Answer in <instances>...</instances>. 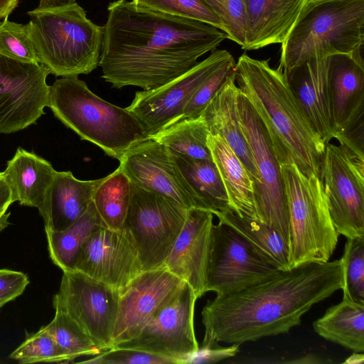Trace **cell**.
<instances>
[{"label": "cell", "instance_id": "cell-24", "mask_svg": "<svg viewBox=\"0 0 364 364\" xmlns=\"http://www.w3.org/2000/svg\"><path fill=\"white\" fill-rule=\"evenodd\" d=\"M237 94L233 71L200 116L210 134L220 135L227 141L245 166L254 186L259 181V173L240 126Z\"/></svg>", "mask_w": 364, "mask_h": 364}, {"label": "cell", "instance_id": "cell-11", "mask_svg": "<svg viewBox=\"0 0 364 364\" xmlns=\"http://www.w3.org/2000/svg\"><path fill=\"white\" fill-rule=\"evenodd\" d=\"M191 286L184 282L178 291L149 320L134 338L113 348H126L188 363L198 350L194 331L197 300Z\"/></svg>", "mask_w": 364, "mask_h": 364}, {"label": "cell", "instance_id": "cell-38", "mask_svg": "<svg viewBox=\"0 0 364 364\" xmlns=\"http://www.w3.org/2000/svg\"><path fill=\"white\" fill-rule=\"evenodd\" d=\"M136 4L171 15L197 20L220 30L219 18L200 0H132Z\"/></svg>", "mask_w": 364, "mask_h": 364}, {"label": "cell", "instance_id": "cell-46", "mask_svg": "<svg viewBox=\"0 0 364 364\" xmlns=\"http://www.w3.org/2000/svg\"><path fill=\"white\" fill-rule=\"evenodd\" d=\"M363 353H355L345 361L347 363H363Z\"/></svg>", "mask_w": 364, "mask_h": 364}, {"label": "cell", "instance_id": "cell-30", "mask_svg": "<svg viewBox=\"0 0 364 364\" xmlns=\"http://www.w3.org/2000/svg\"><path fill=\"white\" fill-rule=\"evenodd\" d=\"M105 227L92 201L86 212L73 225L61 231L45 228L50 258L63 272L75 270L80 250L97 229Z\"/></svg>", "mask_w": 364, "mask_h": 364}, {"label": "cell", "instance_id": "cell-6", "mask_svg": "<svg viewBox=\"0 0 364 364\" xmlns=\"http://www.w3.org/2000/svg\"><path fill=\"white\" fill-rule=\"evenodd\" d=\"M281 44L284 73L310 59L363 50L364 0H308Z\"/></svg>", "mask_w": 364, "mask_h": 364}, {"label": "cell", "instance_id": "cell-40", "mask_svg": "<svg viewBox=\"0 0 364 364\" xmlns=\"http://www.w3.org/2000/svg\"><path fill=\"white\" fill-rule=\"evenodd\" d=\"M90 364H180L176 360L126 348H112L84 360Z\"/></svg>", "mask_w": 364, "mask_h": 364}, {"label": "cell", "instance_id": "cell-43", "mask_svg": "<svg viewBox=\"0 0 364 364\" xmlns=\"http://www.w3.org/2000/svg\"><path fill=\"white\" fill-rule=\"evenodd\" d=\"M13 203L10 188L4 179L2 172H0V215L6 213L9 207Z\"/></svg>", "mask_w": 364, "mask_h": 364}, {"label": "cell", "instance_id": "cell-12", "mask_svg": "<svg viewBox=\"0 0 364 364\" xmlns=\"http://www.w3.org/2000/svg\"><path fill=\"white\" fill-rule=\"evenodd\" d=\"M119 291L77 270L63 272L53 306L71 316L102 351L112 348Z\"/></svg>", "mask_w": 364, "mask_h": 364}, {"label": "cell", "instance_id": "cell-4", "mask_svg": "<svg viewBox=\"0 0 364 364\" xmlns=\"http://www.w3.org/2000/svg\"><path fill=\"white\" fill-rule=\"evenodd\" d=\"M29 36L38 63L50 74L73 77L99 66L104 28L77 2L29 11Z\"/></svg>", "mask_w": 364, "mask_h": 364}, {"label": "cell", "instance_id": "cell-5", "mask_svg": "<svg viewBox=\"0 0 364 364\" xmlns=\"http://www.w3.org/2000/svg\"><path fill=\"white\" fill-rule=\"evenodd\" d=\"M48 107L82 139L118 160L149 138L131 112L98 97L77 76L63 77L50 85Z\"/></svg>", "mask_w": 364, "mask_h": 364}, {"label": "cell", "instance_id": "cell-2", "mask_svg": "<svg viewBox=\"0 0 364 364\" xmlns=\"http://www.w3.org/2000/svg\"><path fill=\"white\" fill-rule=\"evenodd\" d=\"M340 259L308 262L238 291L216 294L201 315L202 348L241 344L287 333L315 304L342 289Z\"/></svg>", "mask_w": 364, "mask_h": 364}, {"label": "cell", "instance_id": "cell-44", "mask_svg": "<svg viewBox=\"0 0 364 364\" xmlns=\"http://www.w3.org/2000/svg\"><path fill=\"white\" fill-rule=\"evenodd\" d=\"M18 3L19 0H0V21L8 18Z\"/></svg>", "mask_w": 364, "mask_h": 364}, {"label": "cell", "instance_id": "cell-19", "mask_svg": "<svg viewBox=\"0 0 364 364\" xmlns=\"http://www.w3.org/2000/svg\"><path fill=\"white\" fill-rule=\"evenodd\" d=\"M75 270L119 291L142 270L136 249L123 230L101 227L82 246Z\"/></svg>", "mask_w": 364, "mask_h": 364}, {"label": "cell", "instance_id": "cell-18", "mask_svg": "<svg viewBox=\"0 0 364 364\" xmlns=\"http://www.w3.org/2000/svg\"><path fill=\"white\" fill-rule=\"evenodd\" d=\"M184 282L161 266L142 271L120 289L112 348L136 336Z\"/></svg>", "mask_w": 364, "mask_h": 364}, {"label": "cell", "instance_id": "cell-45", "mask_svg": "<svg viewBox=\"0 0 364 364\" xmlns=\"http://www.w3.org/2000/svg\"><path fill=\"white\" fill-rule=\"evenodd\" d=\"M76 2V0H40L37 8L46 9Z\"/></svg>", "mask_w": 364, "mask_h": 364}, {"label": "cell", "instance_id": "cell-16", "mask_svg": "<svg viewBox=\"0 0 364 364\" xmlns=\"http://www.w3.org/2000/svg\"><path fill=\"white\" fill-rule=\"evenodd\" d=\"M48 70L40 63L0 55V133L24 129L45 114L50 85Z\"/></svg>", "mask_w": 364, "mask_h": 364}, {"label": "cell", "instance_id": "cell-36", "mask_svg": "<svg viewBox=\"0 0 364 364\" xmlns=\"http://www.w3.org/2000/svg\"><path fill=\"white\" fill-rule=\"evenodd\" d=\"M0 55L25 63H38L29 36L28 24L0 22Z\"/></svg>", "mask_w": 364, "mask_h": 364}, {"label": "cell", "instance_id": "cell-29", "mask_svg": "<svg viewBox=\"0 0 364 364\" xmlns=\"http://www.w3.org/2000/svg\"><path fill=\"white\" fill-rule=\"evenodd\" d=\"M168 151L208 210L216 215L231 209L225 186L213 160L194 159Z\"/></svg>", "mask_w": 364, "mask_h": 364}, {"label": "cell", "instance_id": "cell-28", "mask_svg": "<svg viewBox=\"0 0 364 364\" xmlns=\"http://www.w3.org/2000/svg\"><path fill=\"white\" fill-rule=\"evenodd\" d=\"M216 216L235 229L262 258L277 269H291L289 247L275 229L255 219L240 216L232 209Z\"/></svg>", "mask_w": 364, "mask_h": 364}, {"label": "cell", "instance_id": "cell-42", "mask_svg": "<svg viewBox=\"0 0 364 364\" xmlns=\"http://www.w3.org/2000/svg\"><path fill=\"white\" fill-rule=\"evenodd\" d=\"M240 344H232L230 347H221L219 345L201 348L192 356L188 363H215L234 356L239 351Z\"/></svg>", "mask_w": 364, "mask_h": 364}, {"label": "cell", "instance_id": "cell-41", "mask_svg": "<svg viewBox=\"0 0 364 364\" xmlns=\"http://www.w3.org/2000/svg\"><path fill=\"white\" fill-rule=\"evenodd\" d=\"M29 282L22 272L0 269V308L22 294Z\"/></svg>", "mask_w": 364, "mask_h": 364}, {"label": "cell", "instance_id": "cell-20", "mask_svg": "<svg viewBox=\"0 0 364 364\" xmlns=\"http://www.w3.org/2000/svg\"><path fill=\"white\" fill-rule=\"evenodd\" d=\"M213 215L205 209H188L183 228L163 264L188 284L198 299L206 293L205 277Z\"/></svg>", "mask_w": 364, "mask_h": 364}, {"label": "cell", "instance_id": "cell-13", "mask_svg": "<svg viewBox=\"0 0 364 364\" xmlns=\"http://www.w3.org/2000/svg\"><path fill=\"white\" fill-rule=\"evenodd\" d=\"M279 269L262 258L235 229L213 224L205 277V290L234 292L266 279Z\"/></svg>", "mask_w": 364, "mask_h": 364}, {"label": "cell", "instance_id": "cell-23", "mask_svg": "<svg viewBox=\"0 0 364 364\" xmlns=\"http://www.w3.org/2000/svg\"><path fill=\"white\" fill-rule=\"evenodd\" d=\"M308 0H245V50L282 43Z\"/></svg>", "mask_w": 364, "mask_h": 364}, {"label": "cell", "instance_id": "cell-31", "mask_svg": "<svg viewBox=\"0 0 364 364\" xmlns=\"http://www.w3.org/2000/svg\"><path fill=\"white\" fill-rule=\"evenodd\" d=\"M208 126L202 117L178 119L149 138L168 150L198 159L213 160L208 146Z\"/></svg>", "mask_w": 364, "mask_h": 364}, {"label": "cell", "instance_id": "cell-14", "mask_svg": "<svg viewBox=\"0 0 364 364\" xmlns=\"http://www.w3.org/2000/svg\"><path fill=\"white\" fill-rule=\"evenodd\" d=\"M232 58L226 50H213L206 58L176 78L155 89L136 92L126 109L151 137L181 118L199 85Z\"/></svg>", "mask_w": 364, "mask_h": 364}, {"label": "cell", "instance_id": "cell-1", "mask_svg": "<svg viewBox=\"0 0 364 364\" xmlns=\"http://www.w3.org/2000/svg\"><path fill=\"white\" fill-rule=\"evenodd\" d=\"M107 11L99 66L102 77L117 89L160 87L188 71L227 38L212 25L132 1H113Z\"/></svg>", "mask_w": 364, "mask_h": 364}, {"label": "cell", "instance_id": "cell-32", "mask_svg": "<svg viewBox=\"0 0 364 364\" xmlns=\"http://www.w3.org/2000/svg\"><path fill=\"white\" fill-rule=\"evenodd\" d=\"M131 197V181L118 167L104 177L96 188L92 202L105 227L121 230Z\"/></svg>", "mask_w": 364, "mask_h": 364}, {"label": "cell", "instance_id": "cell-35", "mask_svg": "<svg viewBox=\"0 0 364 364\" xmlns=\"http://www.w3.org/2000/svg\"><path fill=\"white\" fill-rule=\"evenodd\" d=\"M9 358L22 364L70 362L63 349L43 327L28 335Z\"/></svg>", "mask_w": 364, "mask_h": 364}, {"label": "cell", "instance_id": "cell-3", "mask_svg": "<svg viewBox=\"0 0 364 364\" xmlns=\"http://www.w3.org/2000/svg\"><path fill=\"white\" fill-rule=\"evenodd\" d=\"M269 61L240 55L234 67L236 85L262 120L279 166L294 164L321 180L326 144L299 105L286 73Z\"/></svg>", "mask_w": 364, "mask_h": 364}, {"label": "cell", "instance_id": "cell-34", "mask_svg": "<svg viewBox=\"0 0 364 364\" xmlns=\"http://www.w3.org/2000/svg\"><path fill=\"white\" fill-rule=\"evenodd\" d=\"M340 260L343 299L364 304V237L347 239Z\"/></svg>", "mask_w": 364, "mask_h": 364}, {"label": "cell", "instance_id": "cell-47", "mask_svg": "<svg viewBox=\"0 0 364 364\" xmlns=\"http://www.w3.org/2000/svg\"><path fill=\"white\" fill-rule=\"evenodd\" d=\"M10 215L9 212H6L0 215V232L9 225V218Z\"/></svg>", "mask_w": 364, "mask_h": 364}, {"label": "cell", "instance_id": "cell-22", "mask_svg": "<svg viewBox=\"0 0 364 364\" xmlns=\"http://www.w3.org/2000/svg\"><path fill=\"white\" fill-rule=\"evenodd\" d=\"M104 178L82 181L68 171H56L38 208L45 228L63 230L87 210Z\"/></svg>", "mask_w": 364, "mask_h": 364}, {"label": "cell", "instance_id": "cell-15", "mask_svg": "<svg viewBox=\"0 0 364 364\" xmlns=\"http://www.w3.org/2000/svg\"><path fill=\"white\" fill-rule=\"evenodd\" d=\"M328 80L335 139L364 158L363 50L329 56Z\"/></svg>", "mask_w": 364, "mask_h": 364}, {"label": "cell", "instance_id": "cell-37", "mask_svg": "<svg viewBox=\"0 0 364 364\" xmlns=\"http://www.w3.org/2000/svg\"><path fill=\"white\" fill-rule=\"evenodd\" d=\"M221 21L227 38L242 48L245 42V0H200Z\"/></svg>", "mask_w": 364, "mask_h": 364}, {"label": "cell", "instance_id": "cell-25", "mask_svg": "<svg viewBox=\"0 0 364 364\" xmlns=\"http://www.w3.org/2000/svg\"><path fill=\"white\" fill-rule=\"evenodd\" d=\"M56 171L48 161L18 147L2 174L14 203L18 201L21 205L38 209Z\"/></svg>", "mask_w": 364, "mask_h": 364}, {"label": "cell", "instance_id": "cell-10", "mask_svg": "<svg viewBox=\"0 0 364 364\" xmlns=\"http://www.w3.org/2000/svg\"><path fill=\"white\" fill-rule=\"evenodd\" d=\"M321 181L338 234L364 237V158L344 145L328 143Z\"/></svg>", "mask_w": 364, "mask_h": 364}, {"label": "cell", "instance_id": "cell-17", "mask_svg": "<svg viewBox=\"0 0 364 364\" xmlns=\"http://www.w3.org/2000/svg\"><path fill=\"white\" fill-rule=\"evenodd\" d=\"M119 161V167L136 186L171 198L186 209L207 210L168 149L153 139L132 146Z\"/></svg>", "mask_w": 364, "mask_h": 364}, {"label": "cell", "instance_id": "cell-33", "mask_svg": "<svg viewBox=\"0 0 364 364\" xmlns=\"http://www.w3.org/2000/svg\"><path fill=\"white\" fill-rule=\"evenodd\" d=\"M55 339L69 361L82 355H96L100 349L87 333L67 313L55 309L51 321L42 326Z\"/></svg>", "mask_w": 364, "mask_h": 364}, {"label": "cell", "instance_id": "cell-21", "mask_svg": "<svg viewBox=\"0 0 364 364\" xmlns=\"http://www.w3.org/2000/svg\"><path fill=\"white\" fill-rule=\"evenodd\" d=\"M328 61L329 57L310 59L285 73L299 105L326 144L336 138L328 90Z\"/></svg>", "mask_w": 364, "mask_h": 364}, {"label": "cell", "instance_id": "cell-39", "mask_svg": "<svg viewBox=\"0 0 364 364\" xmlns=\"http://www.w3.org/2000/svg\"><path fill=\"white\" fill-rule=\"evenodd\" d=\"M235 65V61L232 58L204 80L188 100L183 109L182 117L178 119L199 117L210 100L233 73Z\"/></svg>", "mask_w": 364, "mask_h": 364}, {"label": "cell", "instance_id": "cell-7", "mask_svg": "<svg viewBox=\"0 0 364 364\" xmlns=\"http://www.w3.org/2000/svg\"><path fill=\"white\" fill-rule=\"evenodd\" d=\"M290 232V268L326 262L339 235L332 223L321 180L304 175L294 164L280 166Z\"/></svg>", "mask_w": 364, "mask_h": 364}, {"label": "cell", "instance_id": "cell-27", "mask_svg": "<svg viewBox=\"0 0 364 364\" xmlns=\"http://www.w3.org/2000/svg\"><path fill=\"white\" fill-rule=\"evenodd\" d=\"M313 328L327 341L354 353L364 352V304L343 299L314 321Z\"/></svg>", "mask_w": 364, "mask_h": 364}, {"label": "cell", "instance_id": "cell-8", "mask_svg": "<svg viewBox=\"0 0 364 364\" xmlns=\"http://www.w3.org/2000/svg\"><path fill=\"white\" fill-rule=\"evenodd\" d=\"M188 209L171 198L131 182L122 229L134 245L142 271L163 266L184 225Z\"/></svg>", "mask_w": 364, "mask_h": 364}, {"label": "cell", "instance_id": "cell-9", "mask_svg": "<svg viewBox=\"0 0 364 364\" xmlns=\"http://www.w3.org/2000/svg\"><path fill=\"white\" fill-rule=\"evenodd\" d=\"M237 101L240 126L259 173V181L253 186L256 220L275 229L290 250L288 209L280 166L262 120L239 89Z\"/></svg>", "mask_w": 364, "mask_h": 364}, {"label": "cell", "instance_id": "cell-26", "mask_svg": "<svg viewBox=\"0 0 364 364\" xmlns=\"http://www.w3.org/2000/svg\"><path fill=\"white\" fill-rule=\"evenodd\" d=\"M207 143L230 208L240 216L256 220L252 181L245 166L220 135L209 134Z\"/></svg>", "mask_w": 364, "mask_h": 364}]
</instances>
